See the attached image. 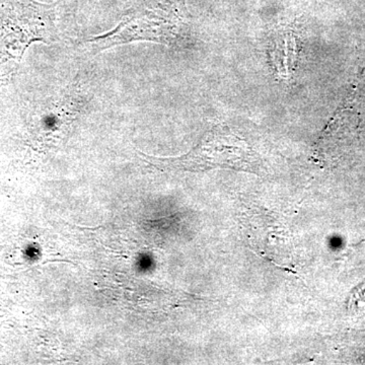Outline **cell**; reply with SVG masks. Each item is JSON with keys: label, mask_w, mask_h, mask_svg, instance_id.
<instances>
[{"label": "cell", "mask_w": 365, "mask_h": 365, "mask_svg": "<svg viewBox=\"0 0 365 365\" xmlns=\"http://www.w3.org/2000/svg\"><path fill=\"white\" fill-rule=\"evenodd\" d=\"M186 16L174 0H139L113 30L86 40L91 51L148 41L172 47L188 38Z\"/></svg>", "instance_id": "cell-1"}, {"label": "cell", "mask_w": 365, "mask_h": 365, "mask_svg": "<svg viewBox=\"0 0 365 365\" xmlns=\"http://www.w3.org/2000/svg\"><path fill=\"white\" fill-rule=\"evenodd\" d=\"M58 40L55 4L36 0H0V78L16 72L26 50L36 42Z\"/></svg>", "instance_id": "cell-2"}, {"label": "cell", "mask_w": 365, "mask_h": 365, "mask_svg": "<svg viewBox=\"0 0 365 365\" xmlns=\"http://www.w3.org/2000/svg\"><path fill=\"white\" fill-rule=\"evenodd\" d=\"M255 153L237 136L227 133L220 128H215L204 137L202 143L179 158H150L157 167L178 170H206L213 168L254 172Z\"/></svg>", "instance_id": "cell-3"}]
</instances>
